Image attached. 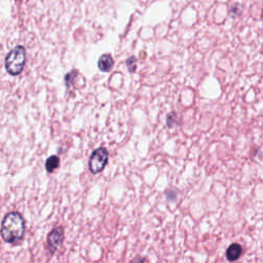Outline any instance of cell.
<instances>
[{"label":"cell","mask_w":263,"mask_h":263,"mask_svg":"<svg viewBox=\"0 0 263 263\" xmlns=\"http://www.w3.org/2000/svg\"><path fill=\"white\" fill-rule=\"evenodd\" d=\"M177 123V114L176 112H171L167 115V126L168 128H173Z\"/></svg>","instance_id":"10"},{"label":"cell","mask_w":263,"mask_h":263,"mask_svg":"<svg viewBox=\"0 0 263 263\" xmlns=\"http://www.w3.org/2000/svg\"><path fill=\"white\" fill-rule=\"evenodd\" d=\"M166 195H167L168 200H175L176 199L175 197H177V192L175 190H169V191H167Z\"/></svg>","instance_id":"11"},{"label":"cell","mask_w":263,"mask_h":263,"mask_svg":"<svg viewBox=\"0 0 263 263\" xmlns=\"http://www.w3.org/2000/svg\"><path fill=\"white\" fill-rule=\"evenodd\" d=\"M114 65V60L111 55L104 54L99 58L98 61V67L102 72H108L112 69Z\"/></svg>","instance_id":"5"},{"label":"cell","mask_w":263,"mask_h":263,"mask_svg":"<svg viewBox=\"0 0 263 263\" xmlns=\"http://www.w3.org/2000/svg\"><path fill=\"white\" fill-rule=\"evenodd\" d=\"M109 160V152L105 147L97 148L93 151L89 160V170L92 174L97 175L106 167Z\"/></svg>","instance_id":"3"},{"label":"cell","mask_w":263,"mask_h":263,"mask_svg":"<svg viewBox=\"0 0 263 263\" xmlns=\"http://www.w3.org/2000/svg\"><path fill=\"white\" fill-rule=\"evenodd\" d=\"M64 242V230L63 227L59 226L52 229L48 235H47V240H46V245L47 249L51 254H54L58 249L62 246Z\"/></svg>","instance_id":"4"},{"label":"cell","mask_w":263,"mask_h":263,"mask_svg":"<svg viewBox=\"0 0 263 263\" xmlns=\"http://www.w3.org/2000/svg\"><path fill=\"white\" fill-rule=\"evenodd\" d=\"M78 74H79V73H78V71H76V70H72L71 72L67 73V74L65 75V78H64L65 84H66L68 87H69L70 85L74 84L76 78L78 77Z\"/></svg>","instance_id":"8"},{"label":"cell","mask_w":263,"mask_h":263,"mask_svg":"<svg viewBox=\"0 0 263 263\" xmlns=\"http://www.w3.org/2000/svg\"><path fill=\"white\" fill-rule=\"evenodd\" d=\"M137 62H138V59L136 57H130V58L127 59L126 65H127V68H128L129 72H131V73H135L136 72Z\"/></svg>","instance_id":"9"},{"label":"cell","mask_w":263,"mask_h":263,"mask_svg":"<svg viewBox=\"0 0 263 263\" xmlns=\"http://www.w3.org/2000/svg\"><path fill=\"white\" fill-rule=\"evenodd\" d=\"M243 253L242 246L240 244H231L226 250V258L228 261L238 260Z\"/></svg>","instance_id":"6"},{"label":"cell","mask_w":263,"mask_h":263,"mask_svg":"<svg viewBox=\"0 0 263 263\" xmlns=\"http://www.w3.org/2000/svg\"><path fill=\"white\" fill-rule=\"evenodd\" d=\"M25 220L18 212L8 213L2 223V238L9 244H17L21 242L25 236Z\"/></svg>","instance_id":"1"},{"label":"cell","mask_w":263,"mask_h":263,"mask_svg":"<svg viewBox=\"0 0 263 263\" xmlns=\"http://www.w3.org/2000/svg\"><path fill=\"white\" fill-rule=\"evenodd\" d=\"M26 65V49L23 45H17L12 49L5 61L7 72L12 76L20 75Z\"/></svg>","instance_id":"2"},{"label":"cell","mask_w":263,"mask_h":263,"mask_svg":"<svg viewBox=\"0 0 263 263\" xmlns=\"http://www.w3.org/2000/svg\"><path fill=\"white\" fill-rule=\"evenodd\" d=\"M60 167V157L58 155H51L45 162V170L47 173H54Z\"/></svg>","instance_id":"7"},{"label":"cell","mask_w":263,"mask_h":263,"mask_svg":"<svg viewBox=\"0 0 263 263\" xmlns=\"http://www.w3.org/2000/svg\"><path fill=\"white\" fill-rule=\"evenodd\" d=\"M134 261H147V259H141V258H137Z\"/></svg>","instance_id":"12"}]
</instances>
